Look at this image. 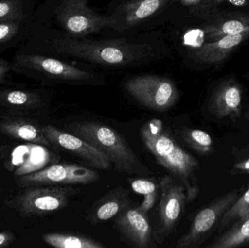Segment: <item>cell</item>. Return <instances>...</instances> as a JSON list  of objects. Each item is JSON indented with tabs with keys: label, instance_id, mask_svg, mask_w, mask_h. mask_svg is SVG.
Segmentation results:
<instances>
[{
	"label": "cell",
	"instance_id": "obj_1",
	"mask_svg": "<svg viewBox=\"0 0 249 248\" xmlns=\"http://www.w3.org/2000/svg\"><path fill=\"white\" fill-rule=\"evenodd\" d=\"M140 135L143 145L155 157L157 163L184 186L187 203L193 202L200 193L196 175L200 168L198 160L177 144L169 132L163 129L160 119H151L143 124Z\"/></svg>",
	"mask_w": 249,
	"mask_h": 248
},
{
	"label": "cell",
	"instance_id": "obj_2",
	"mask_svg": "<svg viewBox=\"0 0 249 248\" xmlns=\"http://www.w3.org/2000/svg\"><path fill=\"white\" fill-rule=\"evenodd\" d=\"M69 131L106 154L116 171L148 176L153 174L133 151L124 136L108 125L94 121H75Z\"/></svg>",
	"mask_w": 249,
	"mask_h": 248
},
{
	"label": "cell",
	"instance_id": "obj_3",
	"mask_svg": "<svg viewBox=\"0 0 249 248\" xmlns=\"http://www.w3.org/2000/svg\"><path fill=\"white\" fill-rule=\"evenodd\" d=\"M51 48L58 53L65 54L104 66H124L146 56L147 45L127 43L124 39L78 40L74 38H57Z\"/></svg>",
	"mask_w": 249,
	"mask_h": 248
},
{
	"label": "cell",
	"instance_id": "obj_4",
	"mask_svg": "<svg viewBox=\"0 0 249 248\" xmlns=\"http://www.w3.org/2000/svg\"><path fill=\"white\" fill-rule=\"evenodd\" d=\"M159 193L156 221L152 230L155 243L162 246L175 231L188 203L184 186L168 175L160 179Z\"/></svg>",
	"mask_w": 249,
	"mask_h": 248
},
{
	"label": "cell",
	"instance_id": "obj_5",
	"mask_svg": "<svg viewBox=\"0 0 249 248\" xmlns=\"http://www.w3.org/2000/svg\"><path fill=\"white\" fill-rule=\"evenodd\" d=\"M241 196L240 189H233L218 197L197 212L188 231L181 236L176 248H199L218 231L222 217Z\"/></svg>",
	"mask_w": 249,
	"mask_h": 248
},
{
	"label": "cell",
	"instance_id": "obj_6",
	"mask_svg": "<svg viewBox=\"0 0 249 248\" xmlns=\"http://www.w3.org/2000/svg\"><path fill=\"white\" fill-rule=\"evenodd\" d=\"M124 88L140 104L151 110L165 112L179 99L174 82L156 75H142L126 82Z\"/></svg>",
	"mask_w": 249,
	"mask_h": 248
},
{
	"label": "cell",
	"instance_id": "obj_7",
	"mask_svg": "<svg viewBox=\"0 0 249 248\" xmlns=\"http://www.w3.org/2000/svg\"><path fill=\"white\" fill-rule=\"evenodd\" d=\"M79 189L71 186H31L12 201V207L26 216H39L63 209Z\"/></svg>",
	"mask_w": 249,
	"mask_h": 248
},
{
	"label": "cell",
	"instance_id": "obj_8",
	"mask_svg": "<svg viewBox=\"0 0 249 248\" xmlns=\"http://www.w3.org/2000/svg\"><path fill=\"white\" fill-rule=\"evenodd\" d=\"M101 180V176L92 168L80 165H53L26 176H18L17 183L23 187L38 186L88 185Z\"/></svg>",
	"mask_w": 249,
	"mask_h": 248
},
{
	"label": "cell",
	"instance_id": "obj_9",
	"mask_svg": "<svg viewBox=\"0 0 249 248\" xmlns=\"http://www.w3.org/2000/svg\"><path fill=\"white\" fill-rule=\"evenodd\" d=\"M87 2L88 0H64L57 9V20L69 34L86 36L118 23L114 17L95 13Z\"/></svg>",
	"mask_w": 249,
	"mask_h": 248
},
{
	"label": "cell",
	"instance_id": "obj_10",
	"mask_svg": "<svg viewBox=\"0 0 249 248\" xmlns=\"http://www.w3.org/2000/svg\"><path fill=\"white\" fill-rule=\"evenodd\" d=\"M41 130L51 144L71 153L92 168L112 170L109 157L80 137L60 131L52 125L41 127Z\"/></svg>",
	"mask_w": 249,
	"mask_h": 248
},
{
	"label": "cell",
	"instance_id": "obj_11",
	"mask_svg": "<svg viewBox=\"0 0 249 248\" xmlns=\"http://www.w3.org/2000/svg\"><path fill=\"white\" fill-rule=\"evenodd\" d=\"M13 65L15 68L22 71L39 73L51 78L67 81H81L94 77L91 73L76 68L63 61L36 54L16 55Z\"/></svg>",
	"mask_w": 249,
	"mask_h": 248
},
{
	"label": "cell",
	"instance_id": "obj_12",
	"mask_svg": "<svg viewBox=\"0 0 249 248\" xmlns=\"http://www.w3.org/2000/svg\"><path fill=\"white\" fill-rule=\"evenodd\" d=\"M114 218L115 228L127 246L136 248L157 247L148 214L138 208L130 207Z\"/></svg>",
	"mask_w": 249,
	"mask_h": 248
},
{
	"label": "cell",
	"instance_id": "obj_13",
	"mask_svg": "<svg viewBox=\"0 0 249 248\" xmlns=\"http://www.w3.org/2000/svg\"><path fill=\"white\" fill-rule=\"evenodd\" d=\"M244 89L235 76L222 80L213 89L209 100V112L218 119L241 117Z\"/></svg>",
	"mask_w": 249,
	"mask_h": 248
},
{
	"label": "cell",
	"instance_id": "obj_14",
	"mask_svg": "<svg viewBox=\"0 0 249 248\" xmlns=\"http://www.w3.org/2000/svg\"><path fill=\"white\" fill-rule=\"evenodd\" d=\"M130 191L118 186L105 194L92 205L86 218L92 225L109 221L131 207Z\"/></svg>",
	"mask_w": 249,
	"mask_h": 248
},
{
	"label": "cell",
	"instance_id": "obj_15",
	"mask_svg": "<svg viewBox=\"0 0 249 248\" xmlns=\"http://www.w3.org/2000/svg\"><path fill=\"white\" fill-rule=\"evenodd\" d=\"M248 39L249 31L206 42L193 51V58L196 62L206 65L222 64Z\"/></svg>",
	"mask_w": 249,
	"mask_h": 248
},
{
	"label": "cell",
	"instance_id": "obj_16",
	"mask_svg": "<svg viewBox=\"0 0 249 248\" xmlns=\"http://www.w3.org/2000/svg\"><path fill=\"white\" fill-rule=\"evenodd\" d=\"M48 157L43 146L29 143L15 147L7 167L17 177L26 176L42 170Z\"/></svg>",
	"mask_w": 249,
	"mask_h": 248
},
{
	"label": "cell",
	"instance_id": "obj_17",
	"mask_svg": "<svg viewBox=\"0 0 249 248\" xmlns=\"http://www.w3.org/2000/svg\"><path fill=\"white\" fill-rule=\"evenodd\" d=\"M206 39L212 41L228 35L238 34L249 31V13L229 12L222 13L203 26Z\"/></svg>",
	"mask_w": 249,
	"mask_h": 248
},
{
	"label": "cell",
	"instance_id": "obj_18",
	"mask_svg": "<svg viewBox=\"0 0 249 248\" xmlns=\"http://www.w3.org/2000/svg\"><path fill=\"white\" fill-rule=\"evenodd\" d=\"M249 243V212L234 221L207 248H235Z\"/></svg>",
	"mask_w": 249,
	"mask_h": 248
},
{
	"label": "cell",
	"instance_id": "obj_19",
	"mask_svg": "<svg viewBox=\"0 0 249 248\" xmlns=\"http://www.w3.org/2000/svg\"><path fill=\"white\" fill-rule=\"evenodd\" d=\"M0 131L12 138L39 145L51 146V143L44 135L41 128L26 121H4L0 122Z\"/></svg>",
	"mask_w": 249,
	"mask_h": 248
},
{
	"label": "cell",
	"instance_id": "obj_20",
	"mask_svg": "<svg viewBox=\"0 0 249 248\" xmlns=\"http://www.w3.org/2000/svg\"><path fill=\"white\" fill-rule=\"evenodd\" d=\"M168 0H133L124 7V23L127 27L137 25L159 11Z\"/></svg>",
	"mask_w": 249,
	"mask_h": 248
},
{
	"label": "cell",
	"instance_id": "obj_21",
	"mask_svg": "<svg viewBox=\"0 0 249 248\" xmlns=\"http://www.w3.org/2000/svg\"><path fill=\"white\" fill-rule=\"evenodd\" d=\"M45 243L56 248H105L100 241L77 233H48L42 235Z\"/></svg>",
	"mask_w": 249,
	"mask_h": 248
},
{
	"label": "cell",
	"instance_id": "obj_22",
	"mask_svg": "<svg viewBox=\"0 0 249 248\" xmlns=\"http://www.w3.org/2000/svg\"><path fill=\"white\" fill-rule=\"evenodd\" d=\"M178 134L183 141L200 156H210L214 151L212 137L202 130L182 128Z\"/></svg>",
	"mask_w": 249,
	"mask_h": 248
},
{
	"label": "cell",
	"instance_id": "obj_23",
	"mask_svg": "<svg viewBox=\"0 0 249 248\" xmlns=\"http://www.w3.org/2000/svg\"><path fill=\"white\" fill-rule=\"evenodd\" d=\"M130 183L133 192L144 196L143 202L137 207L138 209L144 214H148L158 199L159 183H156L154 179L134 178L130 179Z\"/></svg>",
	"mask_w": 249,
	"mask_h": 248
},
{
	"label": "cell",
	"instance_id": "obj_24",
	"mask_svg": "<svg viewBox=\"0 0 249 248\" xmlns=\"http://www.w3.org/2000/svg\"><path fill=\"white\" fill-rule=\"evenodd\" d=\"M249 212V186L244 195L239 197L222 217L219 225V234L225 231L230 225Z\"/></svg>",
	"mask_w": 249,
	"mask_h": 248
},
{
	"label": "cell",
	"instance_id": "obj_25",
	"mask_svg": "<svg viewBox=\"0 0 249 248\" xmlns=\"http://www.w3.org/2000/svg\"><path fill=\"white\" fill-rule=\"evenodd\" d=\"M0 100L12 106H30L40 102L36 93L24 90H8L0 93Z\"/></svg>",
	"mask_w": 249,
	"mask_h": 248
},
{
	"label": "cell",
	"instance_id": "obj_26",
	"mask_svg": "<svg viewBox=\"0 0 249 248\" xmlns=\"http://www.w3.org/2000/svg\"><path fill=\"white\" fill-rule=\"evenodd\" d=\"M22 0L0 1V23L19 22L25 17Z\"/></svg>",
	"mask_w": 249,
	"mask_h": 248
},
{
	"label": "cell",
	"instance_id": "obj_27",
	"mask_svg": "<svg viewBox=\"0 0 249 248\" xmlns=\"http://www.w3.org/2000/svg\"><path fill=\"white\" fill-rule=\"evenodd\" d=\"M223 3H228L236 7H244L248 5L249 0H203L196 7H192V13L196 16H209L213 15L218 6Z\"/></svg>",
	"mask_w": 249,
	"mask_h": 248
},
{
	"label": "cell",
	"instance_id": "obj_28",
	"mask_svg": "<svg viewBox=\"0 0 249 248\" xmlns=\"http://www.w3.org/2000/svg\"><path fill=\"white\" fill-rule=\"evenodd\" d=\"M20 31L19 22L0 23V44L8 42Z\"/></svg>",
	"mask_w": 249,
	"mask_h": 248
},
{
	"label": "cell",
	"instance_id": "obj_29",
	"mask_svg": "<svg viewBox=\"0 0 249 248\" xmlns=\"http://www.w3.org/2000/svg\"><path fill=\"white\" fill-rule=\"evenodd\" d=\"M11 64H9L7 61L0 59V83H2L5 80L8 73L11 71Z\"/></svg>",
	"mask_w": 249,
	"mask_h": 248
},
{
	"label": "cell",
	"instance_id": "obj_30",
	"mask_svg": "<svg viewBox=\"0 0 249 248\" xmlns=\"http://www.w3.org/2000/svg\"><path fill=\"white\" fill-rule=\"evenodd\" d=\"M15 237L12 233L9 231L0 232V248H4L11 244Z\"/></svg>",
	"mask_w": 249,
	"mask_h": 248
},
{
	"label": "cell",
	"instance_id": "obj_31",
	"mask_svg": "<svg viewBox=\"0 0 249 248\" xmlns=\"http://www.w3.org/2000/svg\"><path fill=\"white\" fill-rule=\"evenodd\" d=\"M234 169L238 173H249V158L237 163L234 165Z\"/></svg>",
	"mask_w": 249,
	"mask_h": 248
},
{
	"label": "cell",
	"instance_id": "obj_32",
	"mask_svg": "<svg viewBox=\"0 0 249 248\" xmlns=\"http://www.w3.org/2000/svg\"><path fill=\"white\" fill-rule=\"evenodd\" d=\"M182 5L186 7H196L197 4H200L203 0H178Z\"/></svg>",
	"mask_w": 249,
	"mask_h": 248
},
{
	"label": "cell",
	"instance_id": "obj_33",
	"mask_svg": "<svg viewBox=\"0 0 249 248\" xmlns=\"http://www.w3.org/2000/svg\"><path fill=\"white\" fill-rule=\"evenodd\" d=\"M246 118H247V119H248L249 120V109L248 111H247V113H246Z\"/></svg>",
	"mask_w": 249,
	"mask_h": 248
},
{
	"label": "cell",
	"instance_id": "obj_34",
	"mask_svg": "<svg viewBox=\"0 0 249 248\" xmlns=\"http://www.w3.org/2000/svg\"><path fill=\"white\" fill-rule=\"evenodd\" d=\"M246 78H247V80H248L249 81V72L247 73V74H246Z\"/></svg>",
	"mask_w": 249,
	"mask_h": 248
}]
</instances>
